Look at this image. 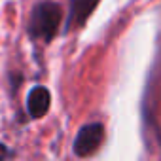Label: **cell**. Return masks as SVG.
Masks as SVG:
<instances>
[{
	"label": "cell",
	"mask_w": 161,
	"mask_h": 161,
	"mask_svg": "<svg viewBox=\"0 0 161 161\" xmlns=\"http://www.w3.org/2000/svg\"><path fill=\"white\" fill-rule=\"evenodd\" d=\"M61 21H63V8L57 2H51V0L38 2L31 14L29 34L34 40L51 42L61 29Z\"/></svg>",
	"instance_id": "cell-1"
},
{
	"label": "cell",
	"mask_w": 161,
	"mask_h": 161,
	"mask_svg": "<svg viewBox=\"0 0 161 161\" xmlns=\"http://www.w3.org/2000/svg\"><path fill=\"white\" fill-rule=\"evenodd\" d=\"M161 86V53L159 59L155 63V66H152L148 84H146V91H144V99H142V127H144V138L148 135L157 136V121H155V106H157V91Z\"/></svg>",
	"instance_id": "cell-2"
},
{
	"label": "cell",
	"mask_w": 161,
	"mask_h": 161,
	"mask_svg": "<svg viewBox=\"0 0 161 161\" xmlns=\"http://www.w3.org/2000/svg\"><path fill=\"white\" fill-rule=\"evenodd\" d=\"M104 138V125L101 121L87 123L78 131V136L74 140V153L80 157H87L99 150Z\"/></svg>",
	"instance_id": "cell-3"
},
{
	"label": "cell",
	"mask_w": 161,
	"mask_h": 161,
	"mask_svg": "<svg viewBox=\"0 0 161 161\" xmlns=\"http://www.w3.org/2000/svg\"><path fill=\"white\" fill-rule=\"evenodd\" d=\"M101 0H70V10L66 17V27L64 31H74V29H82L86 21L91 17L95 8L99 6Z\"/></svg>",
	"instance_id": "cell-4"
},
{
	"label": "cell",
	"mask_w": 161,
	"mask_h": 161,
	"mask_svg": "<svg viewBox=\"0 0 161 161\" xmlns=\"http://www.w3.org/2000/svg\"><path fill=\"white\" fill-rule=\"evenodd\" d=\"M49 104H51V93L42 86L34 87L27 97V110H29V116L34 119H40L49 110Z\"/></svg>",
	"instance_id": "cell-5"
},
{
	"label": "cell",
	"mask_w": 161,
	"mask_h": 161,
	"mask_svg": "<svg viewBox=\"0 0 161 161\" xmlns=\"http://www.w3.org/2000/svg\"><path fill=\"white\" fill-rule=\"evenodd\" d=\"M12 155V152L4 146V144H0V159H6V157H10Z\"/></svg>",
	"instance_id": "cell-6"
}]
</instances>
